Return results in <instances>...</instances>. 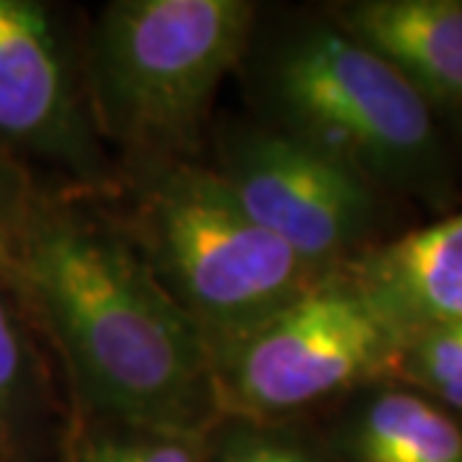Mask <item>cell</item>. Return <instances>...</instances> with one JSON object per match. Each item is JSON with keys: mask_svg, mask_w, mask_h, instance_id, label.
Listing matches in <instances>:
<instances>
[{"mask_svg": "<svg viewBox=\"0 0 462 462\" xmlns=\"http://www.w3.org/2000/svg\"><path fill=\"white\" fill-rule=\"evenodd\" d=\"M14 296L57 346L78 413L200 434L221 421L208 346L116 218L39 193Z\"/></svg>", "mask_w": 462, "mask_h": 462, "instance_id": "6da1fadb", "label": "cell"}, {"mask_svg": "<svg viewBox=\"0 0 462 462\" xmlns=\"http://www.w3.org/2000/svg\"><path fill=\"white\" fill-rule=\"evenodd\" d=\"M116 218L211 357L309 293L327 275L264 231L214 172L178 160H132Z\"/></svg>", "mask_w": 462, "mask_h": 462, "instance_id": "7a4b0ae2", "label": "cell"}, {"mask_svg": "<svg viewBox=\"0 0 462 462\" xmlns=\"http://www.w3.org/2000/svg\"><path fill=\"white\" fill-rule=\"evenodd\" d=\"M249 0H114L85 39L83 83L98 136L132 160H178L196 144L231 69L247 60Z\"/></svg>", "mask_w": 462, "mask_h": 462, "instance_id": "3957f363", "label": "cell"}, {"mask_svg": "<svg viewBox=\"0 0 462 462\" xmlns=\"http://www.w3.org/2000/svg\"><path fill=\"white\" fill-rule=\"evenodd\" d=\"M257 51L264 126L339 160L370 185L416 193L445 185L434 108L334 21H296Z\"/></svg>", "mask_w": 462, "mask_h": 462, "instance_id": "277c9868", "label": "cell"}, {"mask_svg": "<svg viewBox=\"0 0 462 462\" xmlns=\"http://www.w3.org/2000/svg\"><path fill=\"white\" fill-rule=\"evenodd\" d=\"M401 345L345 273L211 357L221 419L270 424L396 367Z\"/></svg>", "mask_w": 462, "mask_h": 462, "instance_id": "5b68a950", "label": "cell"}, {"mask_svg": "<svg viewBox=\"0 0 462 462\" xmlns=\"http://www.w3.org/2000/svg\"><path fill=\"white\" fill-rule=\"evenodd\" d=\"M214 172L264 231L319 275L342 273L375 224L370 182L264 124L221 134Z\"/></svg>", "mask_w": 462, "mask_h": 462, "instance_id": "8992f818", "label": "cell"}, {"mask_svg": "<svg viewBox=\"0 0 462 462\" xmlns=\"http://www.w3.org/2000/svg\"><path fill=\"white\" fill-rule=\"evenodd\" d=\"M0 152L57 170L83 199L118 190L78 65L50 5L0 0Z\"/></svg>", "mask_w": 462, "mask_h": 462, "instance_id": "52a82bcc", "label": "cell"}, {"mask_svg": "<svg viewBox=\"0 0 462 462\" xmlns=\"http://www.w3.org/2000/svg\"><path fill=\"white\" fill-rule=\"evenodd\" d=\"M342 273L398 345L462 324V211L367 249Z\"/></svg>", "mask_w": 462, "mask_h": 462, "instance_id": "ba28073f", "label": "cell"}, {"mask_svg": "<svg viewBox=\"0 0 462 462\" xmlns=\"http://www.w3.org/2000/svg\"><path fill=\"white\" fill-rule=\"evenodd\" d=\"M434 106L462 108V0H355L327 14Z\"/></svg>", "mask_w": 462, "mask_h": 462, "instance_id": "9c48e42d", "label": "cell"}, {"mask_svg": "<svg viewBox=\"0 0 462 462\" xmlns=\"http://www.w3.org/2000/svg\"><path fill=\"white\" fill-rule=\"evenodd\" d=\"M357 462H462V431L434 401L409 391L373 398L352 434Z\"/></svg>", "mask_w": 462, "mask_h": 462, "instance_id": "30bf717a", "label": "cell"}, {"mask_svg": "<svg viewBox=\"0 0 462 462\" xmlns=\"http://www.w3.org/2000/svg\"><path fill=\"white\" fill-rule=\"evenodd\" d=\"M208 434L78 413L69 462H203Z\"/></svg>", "mask_w": 462, "mask_h": 462, "instance_id": "8fae6325", "label": "cell"}, {"mask_svg": "<svg viewBox=\"0 0 462 462\" xmlns=\"http://www.w3.org/2000/svg\"><path fill=\"white\" fill-rule=\"evenodd\" d=\"M0 282V439L21 427L42 403L44 383L32 339Z\"/></svg>", "mask_w": 462, "mask_h": 462, "instance_id": "7c38bea8", "label": "cell"}, {"mask_svg": "<svg viewBox=\"0 0 462 462\" xmlns=\"http://www.w3.org/2000/svg\"><path fill=\"white\" fill-rule=\"evenodd\" d=\"M396 370L431 396L462 409V324L421 331L403 342Z\"/></svg>", "mask_w": 462, "mask_h": 462, "instance_id": "4fadbf2b", "label": "cell"}, {"mask_svg": "<svg viewBox=\"0 0 462 462\" xmlns=\"http://www.w3.org/2000/svg\"><path fill=\"white\" fill-rule=\"evenodd\" d=\"M203 462H319L291 434L260 421L221 419L208 431Z\"/></svg>", "mask_w": 462, "mask_h": 462, "instance_id": "5bb4252c", "label": "cell"}, {"mask_svg": "<svg viewBox=\"0 0 462 462\" xmlns=\"http://www.w3.org/2000/svg\"><path fill=\"white\" fill-rule=\"evenodd\" d=\"M36 196L21 165L0 152V282L8 291H14L18 247Z\"/></svg>", "mask_w": 462, "mask_h": 462, "instance_id": "9a60e30c", "label": "cell"}, {"mask_svg": "<svg viewBox=\"0 0 462 462\" xmlns=\"http://www.w3.org/2000/svg\"><path fill=\"white\" fill-rule=\"evenodd\" d=\"M0 445H3V439H0Z\"/></svg>", "mask_w": 462, "mask_h": 462, "instance_id": "2e32d148", "label": "cell"}]
</instances>
